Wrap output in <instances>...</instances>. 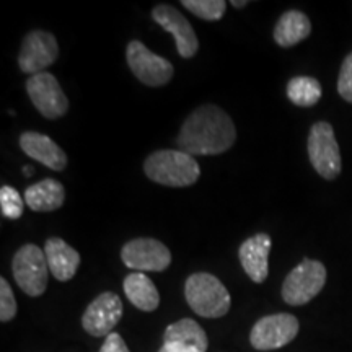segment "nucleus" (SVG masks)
Wrapping results in <instances>:
<instances>
[{
    "label": "nucleus",
    "mask_w": 352,
    "mask_h": 352,
    "mask_svg": "<svg viewBox=\"0 0 352 352\" xmlns=\"http://www.w3.org/2000/svg\"><path fill=\"white\" fill-rule=\"evenodd\" d=\"M230 3H232L233 7H236V8H241V7H245L246 3H248V2H245V0H243V2H236V0H232Z\"/></svg>",
    "instance_id": "29"
},
{
    "label": "nucleus",
    "mask_w": 352,
    "mask_h": 352,
    "mask_svg": "<svg viewBox=\"0 0 352 352\" xmlns=\"http://www.w3.org/2000/svg\"><path fill=\"white\" fill-rule=\"evenodd\" d=\"M44 254H46L51 274L60 283H67L72 279L80 266V253L72 248L67 241L57 239V236L46 240Z\"/></svg>",
    "instance_id": "17"
},
{
    "label": "nucleus",
    "mask_w": 352,
    "mask_h": 352,
    "mask_svg": "<svg viewBox=\"0 0 352 352\" xmlns=\"http://www.w3.org/2000/svg\"><path fill=\"white\" fill-rule=\"evenodd\" d=\"M152 19L162 28L173 34L176 50L183 59H191L199 50V41L192 26L184 16L171 6H157L152 10Z\"/></svg>",
    "instance_id": "13"
},
{
    "label": "nucleus",
    "mask_w": 352,
    "mask_h": 352,
    "mask_svg": "<svg viewBox=\"0 0 352 352\" xmlns=\"http://www.w3.org/2000/svg\"><path fill=\"white\" fill-rule=\"evenodd\" d=\"M100 352H131V351L124 342V340L121 338V334L111 333L109 336H107V340H104Z\"/></svg>",
    "instance_id": "26"
},
{
    "label": "nucleus",
    "mask_w": 352,
    "mask_h": 352,
    "mask_svg": "<svg viewBox=\"0 0 352 352\" xmlns=\"http://www.w3.org/2000/svg\"><path fill=\"white\" fill-rule=\"evenodd\" d=\"M300 329L298 320L290 314H276L259 318L250 333V342L258 351H272L296 340Z\"/></svg>",
    "instance_id": "8"
},
{
    "label": "nucleus",
    "mask_w": 352,
    "mask_h": 352,
    "mask_svg": "<svg viewBox=\"0 0 352 352\" xmlns=\"http://www.w3.org/2000/svg\"><path fill=\"white\" fill-rule=\"evenodd\" d=\"M65 189L57 179L46 178L32 184L25 191V204L34 212H52L63 208Z\"/></svg>",
    "instance_id": "18"
},
{
    "label": "nucleus",
    "mask_w": 352,
    "mask_h": 352,
    "mask_svg": "<svg viewBox=\"0 0 352 352\" xmlns=\"http://www.w3.org/2000/svg\"><path fill=\"white\" fill-rule=\"evenodd\" d=\"M285 91H287V98L296 107L300 108L315 107L321 98V94H323L321 83L316 78L308 76H297L290 78Z\"/></svg>",
    "instance_id": "21"
},
{
    "label": "nucleus",
    "mask_w": 352,
    "mask_h": 352,
    "mask_svg": "<svg viewBox=\"0 0 352 352\" xmlns=\"http://www.w3.org/2000/svg\"><path fill=\"white\" fill-rule=\"evenodd\" d=\"M127 65L144 85L164 87L173 78V65L165 57L157 56L144 43L131 41L126 50Z\"/></svg>",
    "instance_id": "7"
},
{
    "label": "nucleus",
    "mask_w": 352,
    "mask_h": 352,
    "mask_svg": "<svg viewBox=\"0 0 352 352\" xmlns=\"http://www.w3.org/2000/svg\"><path fill=\"white\" fill-rule=\"evenodd\" d=\"M122 289L132 305L142 311H155L160 305V294L155 284L144 272H131L122 280Z\"/></svg>",
    "instance_id": "20"
},
{
    "label": "nucleus",
    "mask_w": 352,
    "mask_h": 352,
    "mask_svg": "<svg viewBox=\"0 0 352 352\" xmlns=\"http://www.w3.org/2000/svg\"><path fill=\"white\" fill-rule=\"evenodd\" d=\"M26 91L34 108L47 120H59L69 111V100L57 78L50 72H41L26 80Z\"/></svg>",
    "instance_id": "9"
},
{
    "label": "nucleus",
    "mask_w": 352,
    "mask_h": 352,
    "mask_svg": "<svg viewBox=\"0 0 352 352\" xmlns=\"http://www.w3.org/2000/svg\"><path fill=\"white\" fill-rule=\"evenodd\" d=\"M236 129L232 118L215 104L195 109L179 129L176 144L189 155H220L235 144Z\"/></svg>",
    "instance_id": "1"
},
{
    "label": "nucleus",
    "mask_w": 352,
    "mask_h": 352,
    "mask_svg": "<svg viewBox=\"0 0 352 352\" xmlns=\"http://www.w3.org/2000/svg\"><path fill=\"white\" fill-rule=\"evenodd\" d=\"M308 158L316 173L324 179H336L341 173L342 160L340 145L334 135L333 126L327 121L315 122L308 134Z\"/></svg>",
    "instance_id": "4"
},
{
    "label": "nucleus",
    "mask_w": 352,
    "mask_h": 352,
    "mask_svg": "<svg viewBox=\"0 0 352 352\" xmlns=\"http://www.w3.org/2000/svg\"><path fill=\"white\" fill-rule=\"evenodd\" d=\"M188 305L202 318H222L230 310V294L214 274L195 272L184 284Z\"/></svg>",
    "instance_id": "3"
},
{
    "label": "nucleus",
    "mask_w": 352,
    "mask_h": 352,
    "mask_svg": "<svg viewBox=\"0 0 352 352\" xmlns=\"http://www.w3.org/2000/svg\"><path fill=\"white\" fill-rule=\"evenodd\" d=\"M182 6L208 21H219L227 10V2L223 0H183Z\"/></svg>",
    "instance_id": "22"
},
{
    "label": "nucleus",
    "mask_w": 352,
    "mask_h": 352,
    "mask_svg": "<svg viewBox=\"0 0 352 352\" xmlns=\"http://www.w3.org/2000/svg\"><path fill=\"white\" fill-rule=\"evenodd\" d=\"M23 173H25V176H32L34 173V168H33V166H25Z\"/></svg>",
    "instance_id": "28"
},
{
    "label": "nucleus",
    "mask_w": 352,
    "mask_h": 352,
    "mask_svg": "<svg viewBox=\"0 0 352 352\" xmlns=\"http://www.w3.org/2000/svg\"><path fill=\"white\" fill-rule=\"evenodd\" d=\"M164 346L175 347L184 352H206L209 347L208 334L197 321L183 318L166 327Z\"/></svg>",
    "instance_id": "16"
},
{
    "label": "nucleus",
    "mask_w": 352,
    "mask_h": 352,
    "mask_svg": "<svg viewBox=\"0 0 352 352\" xmlns=\"http://www.w3.org/2000/svg\"><path fill=\"white\" fill-rule=\"evenodd\" d=\"M59 57V44L52 33L36 30L28 33L21 43L19 54L20 70L25 74H41Z\"/></svg>",
    "instance_id": "10"
},
{
    "label": "nucleus",
    "mask_w": 352,
    "mask_h": 352,
    "mask_svg": "<svg viewBox=\"0 0 352 352\" xmlns=\"http://www.w3.org/2000/svg\"><path fill=\"white\" fill-rule=\"evenodd\" d=\"M311 33V23L300 10H287L280 15L274 26V41L280 47H292L302 43Z\"/></svg>",
    "instance_id": "19"
},
{
    "label": "nucleus",
    "mask_w": 352,
    "mask_h": 352,
    "mask_svg": "<svg viewBox=\"0 0 352 352\" xmlns=\"http://www.w3.org/2000/svg\"><path fill=\"white\" fill-rule=\"evenodd\" d=\"M327 284V267L316 259H302L285 277L283 284V298L294 307L305 305L318 296Z\"/></svg>",
    "instance_id": "5"
},
{
    "label": "nucleus",
    "mask_w": 352,
    "mask_h": 352,
    "mask_svg": "<svg viewBox=\"0 0 352 352\" xmlns=\"http://www.w3.org/2000/svg\"><path fill=\"white\" fill-rule=\"evenodd\" d=\"M20 148L33 160L39 162L52 171H63L67 166V155L50 135L26 131L20 135Z\"/></svg>",
    "instance_id": "15"
},
{
    "label": "nucleus",
    "mask_w": 352,
    "mask_h": 352,
    "mask_svg": "<svg viewBox=\"0 0 352 352\" xmlns=\"http://www.w3.org/2000/svg\"><path fill=\"white\" fill-rule=\"evenodd\" d=\"M16 315V300L6 277H0V321L7 323Z\"/></svg>",
    "instance_id": "24"
},
{
    "label": "nucleus",
    "mask_w": 352,
    "mask_h": 352,
    "mask_svg": "<svg viewBox=\"0 0 352 352\" xmlns=\"http://www.w3.org/2000/svg\"><path fill=\"white\" fill-rule=\"evenodd\" d=\"M0 209H2L3 217L16 220L23 215L25 201L21 199L20 192L12 186L0 188Z\"/></svg>",
    "instance_id": "23"
},
{
    "label": "nucleus",
    "mask_w": 352,
    "mask_h": 352,
    "mask_svg": "<svg viewBox=\"0 0 352 352\" xmlns=\"http://www.w3.org/2000/svg\"><path fill=\"white\" fill-rule=\"evenodd\" d=\"M122 318V302L114 292H103L87 307L82 327L90 336H109Z\"/></svg>",
    "instance_id": "12"
},
{
    "label": "nucleus",
    "mask_w": 352,
    "mask_h": 352,
    "mask_svg": "<svg viewBox=\"0 0 352 352\" xmlns=\"http://www.w3.org/2000/svg\"><path fill=\"white\" fill-rule=\"evenodd\" d=\"M12 272L19 287L26 296L39 297L47 287V266L44 250L33 243L21 246L12 259Z\"/></svg>",
    "instance_id": "6"
},
{
    "label": "nucleus",
    "mask_w": 352,
    "mask_h": 352,
    "mask_svg": "<svg viewBox=\"0 0 352 352\" xmlns=\"http://www.w3.org/2000/svg\"><path fill=\"white\" fill-rule=\"evenodd\" d=\"M121 259L138 272H160L171 264V252L155 239H134L122 246Z\"/></svg>",
    "instance_id": "11"
},
{
    "label": "nucleus",
    "mask_w": 352,
    "mask_h": 352,
    "mask_svg": "<svg viewBox=\"0 0 352 352\" xmlns=\"http://www.w3.org/2000/svg\"><path fill=\"white\" fill-rule=\"evenodd\" d=\"M338 94L347 103H352V52L342 60L340 77H338Z\"/></svg>",
    "instance_id": "25"
},
{
    "label": "nucleus",
    "mask_w": 352,
    "mask_h": 352,
    "mask_svg": "<svg viewBox=\"0 0 352 352\" xmlns=\"http://www.w3.org/2000/svg\"><path fill=\"white\" fill-rule=\"evenodd\" d=\"M271 236L267 233H256L241 243L239 258L246 276L256 284H263L270 274Z\"/></svg>",
    "instance_id": "14"
},
{
    "label": "nucleus",
    "mask_w": 352,
    "mask_h": 352,
    "mask_svg": "<svg viewBox=\"0 0 352 352\" xmlns=\"http://www.w3.org/2000/svg\"><path fill=\"white\" fill-rule=\"evenodd\" d=\"M144 171L152 182L168 188L192 186L201 176L196 158L183 151H157L145 158Z\"/></svg>",
    "instance_id": "2"
},
{
    "label": "nucleus",
    "mask_w": 352,
    "mask_h": 352,
    "mask_svg": "<svg viewBox=\"0 0 352 352\" xmlns=\"http://www.w3.org/2000/svg\"><path fill=\"white\" fill-rule=\"evenodd\" d=\"M158 352H184V351L175 349V347H170V346H162L160 351H158Z\"/></svg>",
    "instance_id": "27"
}]
</instances>
